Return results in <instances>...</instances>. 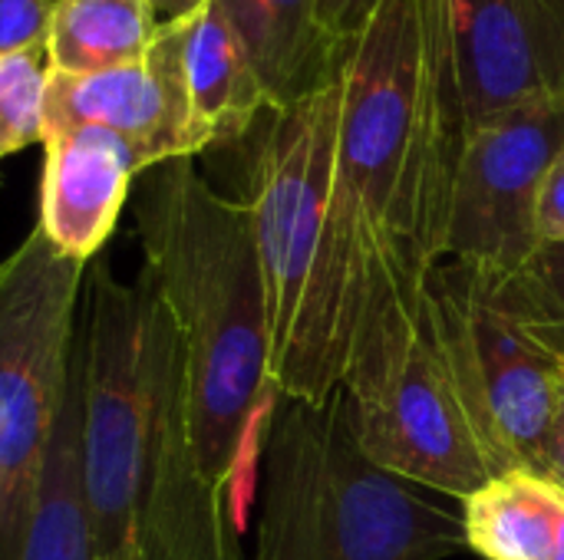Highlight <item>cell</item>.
<instances>
[{"label": "cell", "mask_w": 564, "mask_h": 560, "mask_svg": "<svg viewBox=\"0 0 564 560\" xmlns=\"http://www.w3.org/2000/svg\"><path fill=\"white\" fill-rule=\"evenodd\" d=\"M466 145L443 0H383L340 56V125L321 254L278 396L321 403L340 386L370 281L443 261Z\"/></svg>", "instance_id": "cell-1"}, {"label": "cell", "mask_w": 564, "mask_h": 560, "mask_svg": "<svg viewBox=\"0 0 564 560\" xmlns=\"http://www.w3.org/2000/svg\"><path fill=\"white\" fill-rule=\"evenodd\" d=\"M79 320V465L99 560H245L231 502L202 475L192 442L182 337L139 274L86 267Z\"/></svg>", "instance_id": "cell-2"}, {"label": "cell", "mask_w": 564, "mask_h": 560, "mask_svg": "<svg viewBox=\"0 0 564 560\" xmlns=\"http://www.w3.org/2000/svg\"><path fill=\"white\" fill-rule=\"evenodd\" d=\"M142 274L162 297L185 350L192 442L202 475L245 521V475L278 396L271 320L251 215L195 168L169 158L129 195Z\"/></svg>", "instance_id": "cell-3"}, {"label": "cell", "mask_w": 564, "mask_h": 560, "mask_svg": "<svg viewBox=\"0 0 564 560\" xmlns=\"http://www.w3.org/2000/svg\"><path fill=\"white\" fill-rule=\"evenodd\" d=\"M254 475L251 560H446L466 551L463 515L364 452L340 386L321 403L274 396Z\"/></svg>", "instance_id": "cell-4"}, {"label": "cell", "mask_w": 564, "mask_h": 560, "mask_svg": "<svg viewBox=\"0 0 564 560\" xmlns=\"http://www.w3.org/2000/svg\"><path fill=\"white\" fill-rule=\"evenodd\" d=\"M433 267L410 257L370 281L340 389L380 469L466 502L516 465L456 373L430 290Z\"/></svg>", "instance_id": "cell-5"}, {"label": "cell", "mask_w": 564, "mask_h": 560, "mask_svg": "<svg viewBox=\"0 0 564 560\" xmlns=\"http://www.w3.org/2000/svg\"><path fill=\"white\" fill-rule=\"evenodd\" d=\"M83 261L33 228L0 261V560H23L79 340Z\"/></svg>", "instance_id": "cell-6"}, {"label": "cell", "mask_w": 564, "mask_h": 560, "mask_svg": "<svg viewBox=\"0 0 564 560\" xmlns=\"http://www.w3.org/2000/svg\"><path fill=\"white\" fill-rule=\"evenodd\" d=\"M340 125V73L317 92L264 109L238 142H248L245 195L238 198L254 228L261 257L268 320H271V380L284 356L321 254L334 158Z\"/></svg>", "instance_id": "cell-7"}, {"label": "cell", "mask_w": 564, "mask_h": 560, "mask_svg": "<svg viewBox=\"0 0 564 560\" xmlns=\"http://www.w3.org/2000/svg\"><path fill=\"white\" fill-rule=\"evenodd\" d=\"M430 290L479 419L516 469L545 475V442L564 366L492 304L479 267L446 257L430 271Z\"/></svg>", "instance_id": "cell-8"}, {"label": "cell", "mask_w": 564, "mask_h": 560, "mask_svg": "<svg viewBox=\"0 0 564 560\" xmlns=\"http://www.w3.org/2000/svg\"><path fill=\"white\" fill-rule=\"evenodd\" d=\"M562 149L564 99H535L473 129L453 182L443 261L516 271L539 248V188Z\"/></svg>", "instance_id": "cell-9"}, {"label": "cell", "mask_w": 564, "mask_h": 560, "mask_svg": "<svg viewBox=\"0 0 564 560\" xmlns=\"http://www.w3.org/2000/svg\"><path fill=\"white\" fill-rule=\"evenodd\" d=\"M188 23L192 17L159 26L149 53L129 66L93 76H66L50 69L43 135L53 129L99 125L126 139L149 168L205 152L185 79Z\"/></svg>", "instance_id": "cell-10"}, {"label": "cell", "mask_w": 564, "mask_h": 560, "mask_svg": "<svg viewBox=\"0 0 564 560\" xmlns=\"http://www.w3.org/2000/svg\"><path fill=\"white\" fill-rule=\"evenodd\" d=\"M466 135L489 119L564 99V10L558 0H443Z\"/></svg>", "instance_id": "cell-11"}, {"label": "cell", "mask_w": 564, "mask_h": 560, "mask_svg": "<svg viewBox=\"0 0 564 560\" xmlns=\"http://www.w3.org/2000/svg\"><path fill=\"white\" fill-rule=\"evenodd\" d=\"M145 158L99 125L53 129L43 135L40 221L46 241L89 264L106 248Z\"/></svg>", "instance_id": "cell-12"}, {"label": "cell", "mask_w": 564, "mask_h": 560, "mask_svg": "<svg viewBox=\"0 0 564 560\" xmlns=\"http://www.w3.org/2000/svg\"><path fill=\"white\" fill-rule=\"evenodd\" d=\"M235 26L268 109L291 106L340 73V56L317 20V0H218Z\"/></svg>", "instance_id": "cell-13"}, {"label": "cell", "mask_w": 564, "mask_h": 560, "mask_svg": "<svg viewBox=\"0 0 564 560\" xmlns=\"http://www.w3.org/2000/svg\"><path fill=\"white\" fill-rule=\"evenodd\" d=\"M185 79L205 149L235 145L268 109L264 86L218 0L202 7L188 23Z\"/></svg>", "instance_id": "cell-14"}, {"label": "cell", "mask_w": 564, "mask_h": 560, "mask_svg": "<svg viewBox=\"0 0 564 560\" xmlns=\"http://www.w3.org/2000/svg\"><path fill=\"white\" fill-rule=\"evenodd\" d=\"M564 488L532 469H509L463 502L466 548L486 560H549Z\"/></svg>", "instance_id": "cell-15"}, {"label": "cell", "mask_w": 564, "mask_h": 560, "mask_svg": "<svg viewBox=\"0 0 564 560\" xmlns=\"http://www.w3.org/2000/svg\"><path fill=\"white\" fill-rule=\"evenodd\" d=\"M159 23L149 0H53L46 66L66 76H93L139 63Z\"/></svg>", "instance_id": "cell-16"}, {"label": "cell", "mask_w": 564, "mask_h": 560, "mask_svg": "<svg viewBox=\"0 0 564 560\" xmlns=\"http://www.w3.org/2000/svg\"><path fill=\"white\" fill-rule=\"evenodd\" d=\"M79 419H83V403H79V356H76L73 389L50 446L23 560H99L89 515H86V498H83Z\"/></svg>", "instance_id": "cell-17"}, {"label": "cell", "mask_w": 564, "mask_h": 560, "mask_svg": "<svg viewBox=\"0 0 564 560\" xmlns=\"http://www.w3.org/2000/svg\"><path fill=\"white\" fill-rule=\"evenodd\" d=\"M482 277L492 304L564 366V241L539 244L509 274Z\"/></svg>", "instance_id": "cell-18"}, {"label": "cell", "mask_w": 564, "mask_h": 560, "mask_svg": "<svg viewBox=\"0 0 564 560\" xmlns=\"http://www.w3.org/2000/svg\"><path fill=\"white\" fill-rule=\"evenodd\" d=\"M46 73V53L0 56V158L43 145Z\"/></svg>", "instance_id": "cell-19"}, {"label": "cell", "mask_w": 564, "mask_h": 560, "mask_svg": "<svg viewBox=\"0 0 564 560\" xmlns=\"http://www.w3.org/2000/svg\"><path fill=\"white\" fill-rule=\"evenodd\" d=\"M53 0H0V56L46 53Z\"/></svg>", "instance_id": "cell-20"}, {"label": "cell", "mask_w": 564, "mask_h": 560, "mask_svg": "<svg viewBox=\"0 0 564 560\" xmlns=\"http://www.w3.org/2000/svg\"><path fill=\"white\" fill-rule=\"evenodd\" d=\"M383 7V0H317V20L330 43L344 50L360 30L373 20V13Z\"/></svg>", "instance_id": "cell-21"}, {"label": "cell", "mask_w": 564, "mask_h": 560, "mask_svg": "<svg viewBox=\"0 0 564 560\" xmlns=\"http://www.w3.org/2000/svg\"><path fill=\"white\" fill-rule=\"evenodd\" d=\"M535 231L539 244H558L564 241V149L549 165L542 188H539V208H535Z\"/></svg>", "instance_id": "cell-22"}, {"label": "cell", "mask_w": 564, "mask_h": 560, "mask_svg": "<svg viewBox=\"0 0 564 560\" xmlns=\"http://www.w3.org/2000/svg\"><path fill=\"white\" fill-rule=\"evenodd\" d=\"M545 475L564 488V373L555 393V413H552L549 442H545Z\"/></svg>", "instance_id": "cell-23"}, {"label": "cell", "mask_w": 564, "mask_h": 560, "mask_svg": "<svg viewBox=\"0 0 564 560\" xmlns=\"http://www.w3.org/2000/svg\"><path fill=\"white\" fill-rule=\"evenodd\" d=\"M212 0H149V7H152V17H155V23L159 26H165V23H178V20H188V17H195L202 7H208Z\"/></svg>", "instance_id": "cell-24"}, {"label": "cell", "mask_w": 564, "mask_h": 560, "mask_svg": "<svg viewBox=\"0 0 564 560\" xmlns=\"http://www.w3.org/2000/svg\"><path fill=\"white\" fill-rule=\"evenodd\" d=\"M549 560H564V515L562 521H558V535H555V545H552V554Z\"/></svg>", "instance_id": "cell-25"}, {"label": "cell", "mask_w": 564, "mask_h": 560, "mask_svg": "<svg viewBox=\"0 0 564 560\" xmlns=\"http://www.w3.org/2000/svg\"><path fill=\"white\" fill-rule=\"evenodd\" d=\"M558 3H562V10H564V0H558Z\"/></svg>", "instance_id": "cell-26"}]
</instances>
